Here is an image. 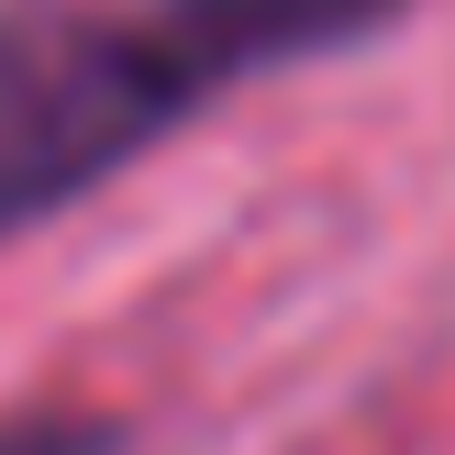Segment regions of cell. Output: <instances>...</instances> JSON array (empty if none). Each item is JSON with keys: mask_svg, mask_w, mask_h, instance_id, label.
<instances>
[{"mask_svg": "<svg viewBox=\"0 0 455 455\" xmlns=\"http://www.w3.org/2000/svg\"><path fill=\"white\" fill-rule=\"evenodd\" d=\"M0 455H123V434L89 411H12L0 422Z\"/></svg>", "mask_w": 455, "mask_h": 455, "instance_id": "2", "label": "cell"}, {"mask_svg": "<svg viewBox=\"0 0 455 455\" xmlns=\"http://www.w3.org/2000/svg\"><path fill=\"white\" fill-rule=\"evenodd\" d=\"M389 12L400 0H145L111 22H44L22 89L0 100V234L89 200L244 78L333 56Z\"/></svg>", "mask_w": 455, "mask_h": 455, "instance_id": "1", "label": "cell"}, {"mask_svg": "<svg viewBox=\"0 0 455 455\" xmlns=\"http://www.w3.org/2000/svg\"><path fill=\"white\" fill-rule=\"evenodd\" d=\"M44 22H56V12H0V100H12V89H22V67H34Z\"/></svg>", "mask_w": 455, "mask_h": 455, "instance_id": "3", "label": "cell"}]
</instances>
